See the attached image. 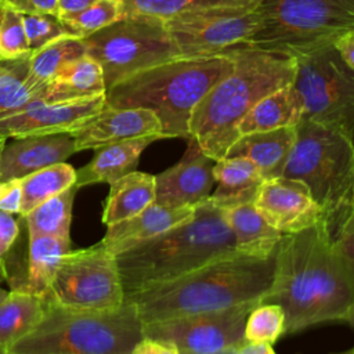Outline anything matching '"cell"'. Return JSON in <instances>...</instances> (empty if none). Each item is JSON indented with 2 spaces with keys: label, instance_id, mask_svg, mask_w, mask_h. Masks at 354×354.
Masks as SVG:
<instances>
[{
  "label": "cell",
  "instance_id": "cell-13",
  "mask_svg": "<svg viewBox=\"0 0 354 354\" xmlns=\"http://www.w3.org/2000/svg\"><path fill=\"white\" fill-rule=\"evenodd\" d=\"M260 24L256 10H220L181 14L163 21L180 58L221 53L246 44Z\"/></svg>",
  "mask_w": 354,
  "mask_h": 354
},
{
  "label": "cell",
  "instance_id": "cell-42",
  "mask_svg": "<svg viewBox=\"0 0 354 354\" xmlns=\"http://www.w3.org/2000/svg\"><path fill=\"white\" fill-rule=\"evenodd\" d=\"M131 354H180L178 350L170 344L148 337H142L137 346L133 348Z\"/></svg>",
  "mask_w": 354,
  "mask_h": 354
},
{
  "label": "cell",
  "instance_id": "cell-28",
  "mask_svg": "<svg viewBox=\"0 0 354 354\" xmlns=\"http://www.w3.org/2000/svg\"><path fill=\"white\" fill-rule=\"evenodd\" d=\"M47 299L11 290L0 303V348L7 350L29 335L43 319Z\"/></svg>",
  "mask_w": 354,
  "mask_h": 354
},
{
  "label": "cell",
  "instance_id": "cell-39",
  "mask_svg": "<svg viewBox=\"0 0 354 354\" xmlns=\"http://www.w3.org/2000/svg\"><path fill=\"white\" fill-rule=\"evenodd\" d=\"M22 203L21 180H8L0 183V210L19 214Z\"/></svg>",
  "mask_w": 354,
  "mask_h": 354
},
{
  "label": "cell",
  "instance_id": "cell-23",
  "mask_svg": "<svg viewBox=\"0 0 354 354\" xmlns=\"http://www.w3.org/2000/svg\"><path fill=\"white\" fill-rule=\"evenodd\" d=\"M217 188L207 201L218 209L253 203V199L264 181L257 167L248 159L239 156H225L216 160L213 167Z\"/></svg>",
  "mask_w": 354,
  "mask_h": 354
},
{
  "label": "cell",
  "instance_id": "cell-36",
  "mask_svg": "<svg viewBox=\"0 0 354 354\" xmlns=\"http://www.w3.org/2000/svg\"><path fill=\"white\" fill-rule=\"evenodd\" d=\"M30 54L24 15L0 7V61H14Z\"/></svg>",
  "mask_w": 354,
  "mask_h": 354
},
{
  "label": "cell",
  "instance_id": "cell-14",
  "mask_svg": "<svg viewBox=\"0 0 354 354\" xmlns=\"http://www.w3.org/2000/svg\"><path fill=\"white\" fill-rule=\"evenodd\" d=\"M105 106V94L64 102L33 98L17 113L0 119V138L72 133Z\"/></svg>",
  "mask_w": 354,
  "mask_h": 354
},
{
  "label": "cell",
  "instance_id": "cell-12",
  "mask_svg": "<svg viewBox=\"0 0 354 354\" xmlns=\"http://www.w3.org/2000/svg\"><path fill=\"white\" fill-rule=\"evenodd\" d=\"M260 303H245L217 311L142 325L144 337L170 343L180 354H213L243 342L245 322Z\"/></svg>",
  "mask_w": 354,
  "mask_h": 354
},
{
  "label": "cell",
  "instance_id": "cell-38",
  "mask_svg": "<svg viewBox=\"0 0 354 354\" xmlns=\"http://www.w3.org/2000/svg\"><path fill=\"white\" fill-rule=\"evenodd\" d=\"M0 7L17 11L22 15L55 14L57 0H0Z\"/></svg>",
  "mask_w": 354,
  "mask_h": 354
},
{
  "label": "cell",
  "instance_id": "cell-37",
  "mask_svg": "<svg viewBox=\"0 0 354 354\" xmlns=\"http://www.w3.org/2000/svg\"><path fill=\"white\" fill-rule=\"evenodd\" d=\"M24 25L32 53L57 39L72 36L64 21L55 14L24 15Z\"/></svg>",
  "mask_w": 354,
  "mask_h": 354
},
{
  "label": "cell",
  "instance_id": "cell-33",
  "mask_svg": "<svg viewBox=\"0 0 354 354\" xmlns=\"http://www.w3.org/2000/svg\"><path fill=\"white\" fill-rule=\"evenodd\" d=\"M4 62L7 69L0 76V119L17 113L29 101L40 97L39 91H33L26 86L29 55Z\"/></svg>",
  "mask_w": 354,
  "mask_h": 354
},
{
  "label": "cell",
  "instance_id": "cell-31",
  "mask_svg": "<svg viewBox=\"0 0 354 354\" xmlns=\"http://www.w3.org/2000/svg\"><path fill=\"white\" fill-rule=\"evenodd\" d=\"M21 185L22 203L19 216L24 217L47 199L76 185V170L69 163L59 162L21 178Z\"/></svg>",
  "mask_w": 354,
  "mask_h": 354
},
{
  "label": "cell",
  "instance_id": "cell-41",
  "mask_svg": "<svg viewBox=\"0 0 354 354\" xmlns=\"http://www.w3.org/2000/svg\"><path fill=\"white\" fill-rule=\"evenodd\" d=\"M333 243L343 257L354 267V216L344 224Z\"/></svg>",
  "mask_w": 354,
  "mask_h": 354
},
{
  "label": "cell",
  "instance_id": "cell-7",
  "mask_svg": "<svg viewBox=\"0 0 354 354\" xmlns=\"http://www.w3.org/2000/svg\"><path fill=\"white\" fill-rule=\"evenodd\" d=\"M144 337L130 301L111 310H80L47 300L40 324L7 348L15 354H131Z\"/></svg>",
  "mask_w": 354,
  "mask_h": 354
},
{
  "label": "cell",
  "instance_id": "cell-10",
  "mask_svg": "<svg viewBox=\"0 0 354 354\" xmlns=\"http://www.w3.org/2000/svg\"><path fill=\"white\" fill-rule=\"evenodd\" d=\"M293 87L297 91L301 119L329 127L354 142V69L333 44L296 58Z\"/></svg>",
  "mask_w": 354,
  "mask_h": 354
},
{
  "label": "cell",
  "instance_id": "cell-11",
  "mask_svg": "<svg viewBox=\"0 0 354 354\" xmlns=\"http://www.w3.org/2000/svg\"><path fill=\"white\" fill-rule=\"evenodd\" d=\"M80 310H111L124 303L116 254L101 242L68 250L55 274L48 299Z\"/></svg>",
  "mask_w": 354,
  "mask_h": 354
},
{
  "label": "cell",
  "instance_id": "cell-3",
  "mask_svg": "<svg viewBox=\"0 0 354 354\" xmlns=\"http://www.w3.org/2000/svg\"><path fill=\"white\" fill-rule=\"evenodd\" d=\"M234 69L201 100L189 122V140L214 160L225 158L239 137L238 126L267 94L293 84L296 58L249 44L227 48Z\"/></svg>",
  "mask_w": 354,
  "mask_h": 354
},
{
  "label": "cell",
  "instance_id": "cell-6",
  "mask_svg": "<svg viewBox=\"0 0 354 354\" xmlns=\"http://www.w3.org/2000/svg\"><path fill=\"white\" fill-rule=\"evenodd\" d=\"M282 176L307 185L321 209L319 224L335 242L354 216V142L329 127L301 119Z\"/></svg>",
  "mask_w": 354,
  "mask_h": 354
},
{
  "label": "cell",
  "instance_id": "cell-34",
  "mask_svg": "<svg viewBox=\"0 0 354 354\" xmlns=\"http://www.w3.org/2000/svg\"><path fill=\"white\" fill-rule=\"evenodd\" d=\"M75 37H87L123 18L119 0H98L77 14L59 17Z\"/></svg>",
  "mask_w": 354,
  "mask_h": 354
},
{
  "label": "cell",
  "instance_id": "cell-2",
  "mask_svg": "<svg viewBox=\"0 0 354 354\" xmlns=\"http://www.w3.org/2000/svg\"><path fill=\"white\" fill-rule=\"evenodd\" d=\"M275 271V254L252 257L235 253L165 283L124 295L145 324L261 303Z\"/></svg>",
  "mask_w": 354,
  "mask_h": 354
},
{
  "label": "cell",
  "instance_id": "cell-20",
  "mask_svg": "<svg viewBox=\"0 0 354 354\" xmlns=\"http://www.w3.org/2000/svg\"><path fill=\"white\" fill-rule=\"evenodd\" d=\"M69 249L71 239L29 235L24 271L7 278L11 290L48 299L58 266Z\"/></svg>",
  "mask_w": 354,
  "mask_h": 354
},
{
  "label": "cell",
  "instance_id": "cell-50",
  "mask_svg": "<svg viewBox=\"0 0 354 354\" xmlns=\"http://www.w3.org/2000/svg\"><path fill=\"white\" fill-rule=\"evenodd\" d=\"M6 69H7V66H6V62H4V61H1V62H0V76H1V75L6 72Z\"/></svg>",
  "mask_w": 354,
  "mask_h": 354
},
{
  "label": "cell",
  "instance_id": "cell-5",
  "mask_svg": "<svg viewBox=\"0 0 354 354\" xmlns=\"http://www.w3.org/2000/svg\"><path fill=\"white\" fill-rule=\"evenodd\" d=\"M232 69L234 61L227 50L212 55L176 58L113 84L105 91V105L149 109L159 118L165 138L188 141L194 109Z\"/></svg>",
  "mask_w": 354,
  "mask_h": 354
},
{
  "label": "cell",
  "instance_id": "cell-19",
  "mask_svg": "<svg viewBox=\"0 0 354 354\" xmlns=\"http://www.w3.org/2000/svg\"><path fill=\"white\" fill-rule=\"evenodd\" d=\"M195 212L196 207H176L153 202L137 216L108 225L100 242L113 254H118L142 241L192 220Z\"/></svg>",
  "mask_w": 354,
  "mask_h": 354
},
{
  "label": "cell",
  "instance_id": "cell-4",
  "mask_svg": "<svg viewBox=\"0 0 354 354\" xmlns=\"http://www.w3.org/2000/svg\"><path fill=\"white\" fill-rule=\"evenodd\" d=\"M238 253L232 231L207 198L192 220L116 254L124 295L165 283L214 260Z\"/></svg>",
  "mask_w": 354,
  "mask_h": 354
},
{
  "label": "cell",
  "instance_id": "cell-8",
  "mask_svg": "<svg viewBox=\"0 0 354 354\" xmlns=\"http://www.w3.org/2000/svg\"><path fill=\"white\" fill-rule=\"evenodd\" d=\"M256 11L260 24L246 44L292 58L354 29V0H261Z\"/></svg>",
  "mask_w": 354,
  "mask_h": 354
},
{
  "label": "cell",
  "instance_id": "cell-54",
  "mask_svg": "<svg viewBox=\"0 0 354 354\" xmlns=\"http://www.w3.org/2000/svg\"><path fill=\"white\" fill-rule=\"evenodd\" d=\"M0 62H1V61H0Z\"/></svg>",
  "mask_w": 354,
  "mask_h": 354
},
{
  "label": "cell",
  "instance_id": "cell-21",
  "mask_svg": "<svg viewBox=\"0 0 354 354\" xmlns=\"http://www.w3.org/2000/svg\"><path fill=\"white\" fill-rule=\"evenodd\" d=\"M296 138V126L239 136L225 156L250 160L264 180L282 176L288 156Z\"/></svg>",
  "mask_w": 354,
  "mask_h": 354
},
{
  "label": "cell",
  "instance_id": "cell-47",
  "mask_svg": "<svg viewBox=\"0 0 354 354\" xmlns=\"http://www.w3.org/2000/svg\"><path fill=\"white\" fill-rule=\"evenodd\" d=\"M236 351H238V347H228L225 350H221V351H217L213 354H236Z\"/></svg>",
  "mask_w": 354,
  "mask_h": 354
},
{
  "label": "cell",
  "instance_id": "cell-25",
  "mask_svg": "<svg viewBox=\"0 0 354 354\" xmlns=\"http://www.w3.org/2000/svg\"><path fill=\"white\" fill-rule=\"evenodd\" d=\"M223 213L232 231L238 253L260 259L277 253L283 234L270 225L253 203L224 209Z\"/></svg>",
  "mask_w": 354,
  "mask_h": 354
},
{
  "label": "cell",
  "instance_id": "cell-48",
  "mask_svg": "<svg viewBox=\"0 0 354 354\" xmlns=\"http://www.w3.org/2000/svg\"><path fill=\"white\" fill-rule=\"evenodd\" d=\"M346 322H348V324L354 328V306L351 307L350 313L347 314V317H346Z\"/></svg>",
  "mask_w": 354,
  "mask_h": 354
},
{
  "label": "cell",
  "instance_id": "cell-49",
  "mask_svg": "<svg viewBox=\"0 0 354 354\" xmlns=\"http://www.w3.org/2000/svg\"><path fill=\"white\" fill-rule=\"evenodd\" d=\"M7 295H8V292L0 288V303H1V301H3L6 297H7Z\"/></svg>",
  "mask_w": 354,
  "mask_h": 354
},
{
  "label": "cell",
  "instance_id": "cell-35",
  "mask_svg": "<svg viewBox=\"0 0 354 354\" xmlns=\"http://www.w3.org/2000/svg\"><path fill=\"white\" fill-rule=\"evenodd\" d=\"M282 335H285V313L279 304L260 303L252 308L245 322L243 340L274 344Z\"/></svg>",
  "mask_w": 354,
  "mask_h": 354
},
{
  "label": "cell",
  "instance_id": "cell-32",
  "mask_svg": "<svg viewBox=\"0 0 354 354\" xmlns=\"http://www.w3.org/2000/svg\"><path fill=\"white\" fill-rule=\"evenodd\" d=\"M77 187L73 185L66 191L47 199L26 216L24 221L28 228V235H50L58 238H69L72 207L77 192Z\"/></svg>",
  "mask_w": 354,
  "mask_h": 354
},
{
  "label": "cell",
  "instance_id": "cell-22",
  "mask_svg": "<svg viewBox=\"0 0 354 354\" xmlns=\"http://www.w3.org/2000/svg\"><path fill=\"white\" fill-rule=\"evenodd\" d=\"M156 140L159 138L140 137L95 148L91 160L76 170V187L82 188L100 183L112 184L134 171L144 149Z\"/></svg>",
  "mask_w": 354,
  "mask_h": 354
},
{
  "label": "cell",
  "instance_id": "cell-46",
  "mask_svg": "<svg viewBox=\"0 0 354 354\" xmlns=\"http://www.w3.org/2000/svg\"><path fill=\"white\" fill-rule=\"evenodd\" d=\"M7 275H8V272H7L6 263H4L3 260H0V282L6 281V279H7Z\"/></svg>",
  "mask_w": 354,
  "mask_h": 354
},
{
  "label": "cell",
  "instance_id": "cell-16",
  "mask_svg": "<svg viewBox=\"0 0 354 354\" xmlns=\"http://www.w3.org/2000/svg\"><path fill=\"white\" fill-rule=\"evenodd\" d=\"M216 160L205 155L188 140L183 158L171 167L155 176L156 203L167 206L196 207L209 198L214 181Z\"/></svg>",
  "mask_w": 354,
  "mask_h": 354
},
{
  "label": "cell",
  "instance_id": "cell-1",
  "mask_svg": "<svg viewBox=\"0 0 354 354\" xmlns=\"http://www.w3.org/2000/svg\"><path fill=\"white\" fill-rule=\"evenodd\" d=\"M261 303L283 308L285 333L346 321L354 306V267L319 223L283 234L275 253L272 286Z\"/></svg>",
  "mask_w": 354,
  "mask_h": 354
},
{
  "label": "cell",
  "instance_id": "cell-26",
  "mask_svg": "<svg viewBox=\"0 0 354 354\" xmlns=\"http://www.w3.org/2000/svg\"><path fill=\"white\" fill-rule=\"evenodd\" d=\"M109 185L102 210L106 227L137 216L156 199L155 176L149 173L134 170Z\"/></svg>",
  "mask_w": 354,
  "mask_h": 354
},
{
  "label": "cell",
  "instance_id": "cell-40",
  "mask_svg": "<svg viewBox=\"0 0 354 354\" xmlns=\"http://www.w3.org/2000/svg\"><path fill=\"white\" fill-rule=\"evenodd\" d=\"M19 235V224L11 213L0 210V260H6Z\"/></svg>",
  "mask_w": 354,
  "mask_h": 354
},
{
  "label": "cell",
  "instance_id": "cell-52",
  "mask_svg": "<svg viewBox=\"0 0 354 354\" xmlns=\"http://www.w3.org/2000/svg\"><path fill=\"white\" fill-rule=\"evenodd\" d=\"M339 354H354V348L347 350V351H343V353H339Z\"/></svg>",
  "mask_w": 354,
  "mask_h": 354
},
{
  "label": "cell",
  "instance_id": "cell-44",
  "mask_svg": "<svg viewBox=\"0 0 354 354\" xmlns=\"http://www.w3.org/2000/svg\"><path fill=\"white\" fill-rule=\"evenodd\" d=\"M98 0H57V17L77 14L91 7Z\"/></svg>",
  "mask_w": 354,
  "mask_h": 354
},
{
  "label": "cell",
  "instance_id": "cell-15",
  "mask_svg": "<svg viewBox=\"0 0 354 354\" xmlns=\"http://www.w3.org/2000/svg\"><path fill=\"white\" fill-rule=\"evenodd\" d=\"M254 209L282 234H296L321 221V209L301 181L283 176L261 183Z\"/></svg>",
  "mask_w": 354,
  "mask_h": 354
},
{
  "label": "cell",
  "instance_id": "cell-29",
  "mask_svg": "<svg viewBox=\"0 0 354 354\" xmlns=\"http://www.w3.org/2000/svg\"><path fill=\"white\" fill-rule=\"evenodd\" d=\"M123 18L169 19L181 14L220 10H256L261 0H119Z\"/></svg>",
  "mask_w": 354,
  "mask_h": 354
},
{
  "label": "cell",
  "instance_id": "cell-45",
  "mask_svg": "<svg viewBox=\"0 0 354 354\" xmlns=\"http://www.w3.org/2000/svg\"><path fill=\"white\" fill-rule=\"evenodd\" d=\"M236 354H277L270 343H253L243 340L238 346Z\"/></svg>",
  "mask_w": 354,
  "mask_h": 354
},
{
  "label": "cell",
  "instance_id": "cell-27",
  "mask_svg": "<svg viewBox=\"0 0 354 354\" xmlns=\"http://www.w3.org/2000/svg\"><path fill=\"white\" fill-rule=\"evenodd\" d=\"M303 116L301 101L293 84L281 87L261 98L241 120L238 134L268 131L296 126Z\"/></svg>",
  "mask_w": 354,
  "mask_h": 354
},
{
  "label": "cell",
  "instance_id": "cell-43",
  "mask_svg": "<svg viewBox=\"0 0 354 354\" xmlns=\"http://www.w3.org/2000/svg\"><path fill=\"white\" fill-rule=\"evenodd\" d=\"M333 47L342 57V59L351 68L354 69V29L346 32L342 35L335 43Z\"/></svg>",
  "mask_w": 354,
  "mask_h": 354
},
{
  "label": "cell",
  "instance_id": "cell-53",
  "mask_svg": "<svg viewBox=\"0 0 354 354\" xmlns=\"http://www.w3.org/2000/svg\"><path fill=\"white\" fill-rule=\"evenodd\" d=\"M0 354H15V353H11V351H8V350H1V348H0Z\"/></svg>",
  "mask_w": 354,
  "mask_h": 354
},
{
  "label": "cell",
  "instance_id": "cell-17",
  "mask_svg": "<svg viewBox=\"0 0 354 354\" xmlns=\"http://www.w3.org/2000/svg\"><path fill=\"white\" fill-rule=\"evenodd\" d=\"M71 134L77 152L140 137L165 138L162 123L152 111L108 105Z\"/></svg>",
  "mask_w": 354,
  "mask_h": 354
},
{
  "label": "cell",
  "instance_id": "cell-30",
  "mask_svg": "<svg viewBox=\"0 0 354 354\" xmlns=\"http://www.w3.org/2000/svg\"><path fill=\"white\" fill-rule=\"evenodd\" d=\"M86 54L83 40L75 36H65L43 46L29 55L26 86L33 91H39L48 84L68 62Z\"/></svg>",
  "mask_w": 354,
  "mask_h": 354
},
{
  "label": "cell",
  "instance_id": "cell-24",
  "mask_svg": "<svg viewBox=\"0 0 354 354\" xmlns=\"http://www.w3.org/2000/svg\"><path fill=\"white\" fill-rule=\"evenodd\" d=\"M104 72L90 55L68 62L58 75L39 90L40 98L47 102H64L91 98L105 94Z\"/></svg>",
  "mask_w": 354,
  "mask_h": 354
},
{
  "label": "cell",
  "instance_id": "cell-51",
  "mask_svg": "<svg viewBox=\"0 0 354 354\" xmlns=\"http://www.w3.org/2000/svg\"><path fill=\"white\" fill-rule=\"evenodd\" d=\"M6 142H7V140H6V138H0V153H1V151H3V147L6 145Z\"/></svg>",
  "mask_w": 354,
  "mask_h": 354
},
{
  "label": "cell",
  "instance_id": "cell-9",
  "mask_svg": "<svg viewBox=\"0 0 354 354\" xmlns=\"http://www.w3.org/2000/svg\"><path fill=\"white\" fill-rule=\"evenodd\" d=\"M82 40L87 55L102 68L106 90L140 71L180 58L163 21L156 18H122Z\"/></svg>",
  "mask_w": 354,
  "mask_h": 354
},
{
  "label": "cell",
  "instance_id": "cell-18",
  "mask_svg": "<svg viewBox=\"0 0 354 354\" xmlns=\"http://www.w3.org/2000/svg\"><path fill=\"white\" fill-rule=\"evenodd\" d=\"M75 152L77 149L71 133L12 138L0 153V183L21 180L40 169L65 162Z\"/></svg>",
  "mask_w": 354,
  "mask_h": 354
}]
</instances>
